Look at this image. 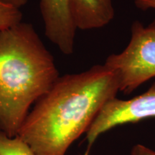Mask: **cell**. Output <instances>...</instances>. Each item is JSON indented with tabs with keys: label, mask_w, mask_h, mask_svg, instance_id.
I'll return each instance as SVG.
<instances>
[{
	"label": "cell",
	"mask_w": 155,
	"mask_h": 155,
	"mask_svg": "<svg viewBox=\"0 0 155 155\" xmlns=\"http://www.w3.org/2000/svg\"><path fill=\"white\" fill-rule=\"evenodd\" d=\"M119 91L117 76L104 65L60 76L35 103L17 136L35 155H65Z\"/></svg>",
	"instance_id": "obj_1"
},
{
	"label": "cell",
	"mask_w": 155,
	"mask_h": 155,
	"mask_svg": "<svg viewBox=\"0 0 155 155\" xmlns=\"http://www.w3.org/2000/svg\"><path fill=\"white\" fill-rule=\"evenodd\" d=\"M59 77L53 55L32 24L0 31V130L17 136L31 106Z\"/></svg>",
	"instance_id": "obj_2"
},
{
	"label": "cell",
	"mask_w": 155,
	"mask_h": 155,
	"mask_svg": "<svg viewBox=\"0 0 155 155\" xmlns=\"http://www.w3.org/2000/svg\"><path fill=\"white\" fill-rule=\"evenodd\" d=\"M104 65L116 75L119 91L124 94L155 77V19L147 26L134 21L127 48L108 55Z\"/></svg>",
	"instance_id": "obj_3"
},
{
	"label": "cell",
	"mask_w": 155,
	"mask_h": 155,
	"mask_svg": "<svg viewBox=\"0 0 155 155\" xmlns=\"http://www.w3.org/2000/svg\"><path fill=\"white\" fill-rule=\"evenodd\" d=\"M155 117V83L144 94L131 99L112 98L103 106L86 132L88 143L85 155L101 135L118 126Z\"/></svg>",
	"instance_id": "obj_4"
},
{
	"label": "cell",
	"mask_w": 155,
	"mask_h": 155,
	"mask_svg": "<svg viewBox=\"0 0 155 155\" xmlns=\"http://www.w3.org/2000/svg\"><path fill=\"white\" fill-rule=\"evenodd\" d=\"M45 35L62 53L72 55L77 28L70 9V0H40Z\"/></svg>",
	"instance_id": "obj_5"
},
{
	"label": "cell",
	"mask_w": 155,
	"mask_h": 155,
	"mask_svg": "<svg viewBox=\"0 0 155 155\" xmlns=\"http://www.w3.org/2000/svg\"><path fill=\"white\" fill-rule=\"evenodd\" d=\"M70 9L77 30H81L104 28L115 15L112 0H70Z\"/></svg>",
	"instance_id": "obj_6"
},
{
	"label": "cell",
	"mask_w": 155,
	"mask_h": 155,
	"mask_svg": "<svg viewBox=\"0 0 155 155\" xmlns=\"http://www.w3.org/2000/svg\"><path fill=\"white\" fill-rule=\"evenodd\" d=\"M0 155H35L30 147L18 136L9 137L0 130Z\"/></svg>",
	"instance_id": "obj_7"
},
{
	"label": "cell",
	"mask_w": 155,
	"mask_h": 155,
	"mask_svg": "<svg viewBox=\"0 0 155 155\" xmlns=\"http://www.w3.org/2000/svg\"><path fill=\"white\" fill-rule=\"evenodd\" d=\"M22 18L20 9L0 0V31L22 22Z\"/></svg>",
	"instance_id": "obj_8"
},
{
	"label": "cell",
	"mask_w": 155,
	"mask_h": 155,
	"mask_svg": "<svg viewBox=\"0 0 155 155\" xmlns=\"http://www.w3.org/2000/svg\"><path fill=\"white\" fill-rule=\"evenodd\" d=\"M131 155H155V151L145 145L137 144L131 149Z\"/></svg>",
	"instance_id": "obj_9"
},
{
	"label": "cell",
	"mask_w": 155,
	"mask_h": 155,
	"mask_svg": "<svg viewBox=\"0 0 155 155\" xmlns=\"http://www.w3.org/2000/svg\"><path fill=\"white\" fill-rule=\"evenodd\" d=\"M137 8L142 11L155 9V0H134Z\"/></svg>",
	"instance_id": "obj_10"
},
{
	"label": "cell",
	"mask_w": 155,
	"mask_h": 155,
	"mask_svg": "<svg viewBox=\"0 0 155 155\" xmlns=\"http://www.w3.org/2000/svg\"><path fill=\"white\" fill-rule=\"evenodd\" d=\"M4 2L12 6L17 7L18 9H21V7H24L27 5L28 0H2Z\"/></svg>",
	"instance_id": "obj_11"
}]
</instances>
